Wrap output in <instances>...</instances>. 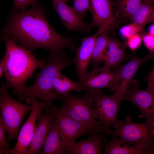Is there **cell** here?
I'll return each instance as SVG.
<instances>
[{
    "mask_svg": "<svg viewBox=\"0 0 154 154\" xmlns=\"http://www.w3.org/2000/svg\"><path fill=\"white\" fill-rule=\"evenodd\" d=\"M6 131L4 126L0 121V154L10 153V150L8 148L9 145L6 139L5 133Z\"/></svg>",
    "mask_w": 154,
    "mask_h": 154,
    "instance_id": "27",
    "label": "cell"
},
{
    "mask_svg": "<svg viewBox=\"0 0 154 154\" xmlns=\"http://www.w3.org/2000/svg\"><path fill=\"white\" fill-rule=\"evenodd\" d=\"M72 1L74 3L73 9L80 17L82 18L88 11H90L91 4L90 0H66V1Z\"/></svg>",
    "mask_w": 154,
    "mask_h": 154,
    "instance_id": "25",
    "label": "cell"
},
{
    "mask_svg": "<svg viewBox=\"0 0 154 154\" xmlns=\"http://www.w3.org/2000/svg\"><path fill=\"white\" fill-rule=\"evenodd\" d=\"M139 86L138 82L133 80L122 100L133 104L141 112L139 117L146 119L154 114V86L144 90L139 89Z\"/></svg>",
    "mask_w": 154,
    "mask_h": 154,
    "instance_id": "11",
    "label": "cell"
},
{
    "mask_svg": "<svg viewBox=\"0 0 154 154\" xmlns=\"http://www.w3.org/2000/svg\"><path fill=\"white\" fill-rule=\"evenodd\" d=\"M127 42H121L110 38L108 44L107 56L102 69H110L116 67L125 57Z\"/></svg>",
    "mask_w": 154,
    "mask_h": 154,
    "instance_id": "18",
    "label": "cell"
},
{
    "mask_svg": "<svg viewBox=\"0 0 154 154\" xmlns=\"http://www.w3.org/2000/svg\"><path fill=\"white\" fill-rule=\"evenodd\" d=\"M142 38L145 46L150 52H154V36L149 33L143 35Z\"/></svg>",
    "mask_w": 154,
    "mask_h": 154,
    "instance_id": "30",
    "label": "cell"
},
{
    "mask_svg": "<svg viewBox=\"0 0 154 154\" xmlns=\"http://www.w3.org/2000/svg\"><path fill=\"white\" fill-rule=\"evenodd\" d=\"M154 12V4L144 1L130 18L134 23L143 28L148 20Z\"/></svg>",
    "mask_w": 154,
    "mask_h": 154,
    "instance_id": "23",
    "label": "cell"
},
{
    "mask_svg": "<svg viewBox=\"0 0 154 154\" xmlns=\"http://www.w3.org/2000/svg\"><path fill=\"white\" fill-rule=\"evenodd\" d=\"M104 147V154H154L152 152L138 149L115 136H112Z\"/></svg>",
    "mask_w": 154,
    "mask_h": 154,
    "instance_id": "20",
    "label": "cell"
},
{
    "mask_svg": "<svg viewBox=\"0 0 154 154\" xmlns=\"http://www.w3.org/2000/svg\"><path fill=\"white\" fill-rule=\"evenodd\" d=\"M25 100L32 107L28 119L22 126L15 147L10 150L11 154H27L28 147L33 136L36 120L41 110L47 108L44 102L38 101L35 97L26 99Z\"/></svg>",
    "mask_w": 154,
    "mask_h": 154,
    "instance_id": "9",
    "label": "cell"
},
{
    "mask_svg": "<svg viewBox=\"0 0 154 154\" xmlns=\"http://www.w3.org/2000/svg\"><path fill=\"white\" fill-rule=\"evenodd\" d=\"M66 1V0H53V1Z\"/></svg>",
    "mask_w": 154,
    "mask_h": 154,
    "instance_id": "37",
    "label": "cell"
},
{
    "mask_svg": "<svg viewBox=\"0 0 154 154\" xmlns=\"http://www.w3.org/2000/svg\"><path fill=\"white\" fill-rule=\"evenodd\" d=\"M60 97L63 104L60 108L71 117L95 129L98 132H104L100 122L97 121L94 117V105L92 92H87L80 96L69 93Z\"/></svg>",
    "mask_w": 154,
    "mask_h": 154,
    "instance_id": "5",
    "label": "cell"
},
{
    "mask_svg": "<svg viewBox=\"0 0 154 154\" xmlns=\"http://www.w3.org/2000/svg\"><path fill=\"white\" fill-rule=\"evenodd\" d=\"M119 69L114 71L94 67L77 82L79 92L85 90L92 92L103 88L114 92L119 85Z\"/></svg>",
    "mask_w": 154,
    "mask_h": 154,
    "instance_id": "8",
    "label": "cell"
},
{
    "mask_svg": "<svg viewBox=\"0 0 154 154\" xmlns=\"http://www.w3.org/2000/svg\"><path fill=\"white\" fill-rule=\"evenodd\" d=\"M146 80L148 84L147 87L154 86V67L151 71L147 75Z\"/></svg>",
    "mask_w": 154,
    "mask_h": 154,
    "instance_id": "32",
    "label": "cell"
},
{
    "mask_svg": "<svg viewBox=\"0 0 154 154\" xmlns=\"http://www.w3.org/2000/svg\"><path fill=\"white\" fill-rule=\"evenodd\" d=\"M5 69L4 63L3 60L1 59L0 63V76L1 77L4 74Z\"/></svg>",
    "mask_w": 154,
    "mask_h": 154,
    "instance_id": "33",
    "label": "cell"
},
{
    "mask_svg": "<svg viewBox=\"0 0 154 154\" xmlns=\"http://www.w3.org/2000/svg\"><path fill=\"white\" fill-rule=\"evenodd\" d=\"M143 31V28L135 23H132L122 27L119 32L123 37L128 39Z\"/></svg>",
    "mask_w": 154,
    "mask_h": 154,
    "instance_id": "26",
    "label": "cell"
},
{
    "mask_svg": "<svg viewBox=\"0 0 154 154\" xmlns=\"http://www.w3.org/2000/svg\"><path fill=\"white\" fill-rule=\"evenodd\" d=\"M108 32L104 31L101 32L98 36L94 49L92 63L94 67L101 62H105L107 56L108 43L110 38Z\"/></svg>",
    "mask_w": 154,
    "mask_h": 154,
    "instance_id": "21",
    "label": "cell"
},
{
    "mask_svg": "<svg viewBox=\"0 0 154 154\" xmlns=\"http://www.w3.org/2000/svg\"><path fill=\"white\" fill-rule=\"evenodd\" d=\"M103 133L93 132L89 133L87 139L69 144L65 150L69 154H99L104 148L106 140Z\"/></svg>",
    "mask_w": 154,
    "mask_h": 154,
    "instance_id": "17",
    "label": "cell"
},
{
    "mask_svg": "<svg viewBox=\"0 0 154 154\" xmlns=\"http://www.w3.org/2000/svg\"><path fill=\"white\" fill-rule=\"evenodd\" d=\"M103 31L99 29L92 36L82 38L80 46L76 50V55L74 61L76 65V71L79 79L83 78L88 72L87 68L92 59L96 38L99 34Z\"/></svg>",
    "mask_w": 154,
    "mask_h": 154,
    "instance_id": "16",
    "label": "cell"
},
{
    "mask_svg": "<svg viewBox=\"0 0 154 154\" xmlns=\"http://www.w3.org/2000/svg\"><path fill=\"white\" fill-rule=\"evenodd\" d=\"M152 22H154V12L148 20L147 24Z\"/></svg>",
    "mask_w": 154,
    "mask_h": 154,
    "instance_id": "35",
    "label": "cell"
},
{
    "mask_svg": "<svg viewBox=\"0 0 154 154\" xmlns=\"http://www.w3.org/2000/svg\"><path fill=\"white\" fill-rule=\"evenodd\" d=\"M63 1H52L54 9L57 13L62 24L68 31H77L88 34L92 28L89 23L84 21L76 13L72 7Z\"/></svg>",
    "mask_w": 154,
    "mask_h": 154,
    "instance_id": "13",
    "label": "cell"
},
{
    "mask_svg": "<svg viewBox=\"0 0 154 154\" xmlns=\"http://www.w3.org/2000/svg\"><path fill=\"white\" fill-rule=\"evenodd\" d=\"M74 63V59L65 54L63 51L50 53L46 62L35 75V80L32 85L26 86L23 92L18 95L20 101L31 97L38 99L52 107L53 101L61 100V98L54 92L53 81L54 78L64 67Z\"/></svg>",
    "mask_w": 154,
    "mask_h": 154,
    "instance_id": "3",
    "label": "cell"
},
{
    "mask_svg": "<svg viewBox=\"0 0 154 154\" xmlns=\"http://www.w3.org/2000/svg\"><path fill=\"white\" fill-rule=\"evenodd\" d=\"M154 57V52L142 58L134 56L131 59L119 70L120 79L119 85L114 94L121 100L130 88L133 78L141 65L145 61Z\"/></svg>",
    "mask_w": 154,
    "mask_h": 154,
    "instance_id": "15",
    "label": "cell"
},
{
    "mask_svg": "<svg viewBox=\"0 0 154 154\" xmlns=\"http://www.w3.org/2000/svg\"><path fill=\"white\" fill-rule=\"evenodd\" d=\"M42 154H69L64 148L56 118L45 140Z\"/></svg>",
    "mask_w": 154,
    "mask_h": 154,
    "instance_id": "19",
    "label": "cell"
},
{
    "mask_svg": "<svg viewBox=\"0 0 154 154\" xmlns=\"http://www.w3.org/2000/svg\"><path fill=\"white\" fill-rule=\"evenodd\" d=\"M127 46L133 51H135L141 44L142 38L138 34H136L128 39Z\"/></svg>",
    "mask_w": 154,
    "mask_h": 154,
    "instance_id": "29",
    "label": "cell"
},
{
    "mask_svg": "<svg viewBox=\"0 0 154 154\" xmlns=\"http://www.w3.org/2000/svg\"><path fill=\"white\" fill-rule=\"evenodd\" d=\"M53 84L55 92L60 97L72 90L79 92L77 82H73L61 72L54 78Z\"/></svg>",
    "mask_w": 154,
    "mask_h": 154,
    "instance_id": "22",
    "label": "cell"
},
{
    "mask_svg": "<svg viewBox=\"0 0 154 154\" xmlns=\"http://www.w3.org/2000/svg\"><path fill=\"white\" fill-rule=\"evenodd\" d=\"M90 11L92 15L90 23L91 28L97 26L99 29L108 32L112 29L116 19L113 12V3L110 0H90Z\"/></svg>",
    "mask_w": 154,
    "mask_h": 154,
    "instance_id": "14",
    "label": "cell"
},
{
    "mask_svg": "<svg viewBox=\"0 0 154 154\" xmlns=\"http://www.w3.org/2000/svg\"><path fill=\"white\" fill-rule=\"evenodd\" d=\"M144 1H147L154 3V0H143Z\"/></svg>",
    "mask_w": 154,
    "mask_h": 154,
    "instance_id": "36",
    "label": "cell"
},
{
    "mask_svg": "<svg viewBox=\"0 0 154 154\" xmlns=\"http://www.w3.org/2000/svg\"><path fill=\"white\" fill-rule=\"evenodd\" d=\"M9 88L5 83L0 90V121L8 134L7 140L18 137V132L26 114L31 110V104H26L14 100L9 94Z\"/></svg>",
    "mask_w": 154,
    "mask_h": 154,
    "instance_id": "4",
    "label": "cell"
},
{
    "mask_svg": "<svg viewBox=\"0 0 154 154\" xmlns=\"http://www.w3.org/2000/svg\"><path fill=\"white\" fill-rule=\"evenodd\" d=\"M107 133L115 136L124 142L133 144L137 148L149 151L154 153V141L146 122L137 123L133 121L130 116L124 121L118 120Z\"/></svg>",
    "mask_w": 154,
    "mask_h": 154,
    "instance_id": "6",
    "label": "cell"
},
{
    "mask_svg": "<svg viewBox=\"0 0 154 154\" xmlns=\"http://www.w3.org/2000/svg\"><path fill=\"white\" fill-rule=\"evenodd\" d=\"M45 11L39 3L15 12L6 27L10 37L31 51L39 48L50 53L60 52L65 48L76 50L75 39L57 33L46 20Z\"/></svg>",
    "mask_w": 154,
    "mask_h": 154,
    "instance_id": "1",
    "label": "cell"
},
{
    "mask_svg": "<svg viewBox=\"0 0 154 154\" xmlns=\"http://www.w3.org/2000/svg\"><path fill=\"white\" fill-rule=\"evenodd\" d=\"M149 30V33L154 36V23L150 26Z\"/></svg>",
    "mask_w": 154,
    "mask_h": 154,
    "instance_id": "34",
    "label": "cell"
},
{
    "mask_svg": "<svg viewBox=\"0 0 154 154\" xmlns=\"http://www.w3.org/2000/svg\"><path fill=\"white\" fill-rule=\"evenodd\" d=\"M38 4L39 0H13V7L15 11L25 10L29 6Z\"/></svg>",
    "mask_w": 154,
    "mask_h": 154,
    "instance_id": "28",
    "label": "cell"
},
{
    "mask_svg": "<svg viewBox=\"0 0 154 154\" xmlns=\"http://www.w3.org/2000/svg\"><path fill=\"white\" fill-rule=\"evenodd\" d=\"M142 3V0H116V1L123 15L130 18Z\"/></svg>",
    "mask_w": 154,
    "mask_h": 154,
    "instance_id": "24",
    "label": "cell"
},
{
    "mask_svg": "<svg viewBox=\"0 0 154 154\" xmlns=\"http://www.w3.org/2000/svg\"><path fill=\"white\" fill-rule=\"evenodd\" d=\"M145 121L148 126L150 134L154 138V114L146 118Z\"/></svg>",
    "mask_w": 154,
    "mask_h": 154,
    "instance_id": "31",
    "label": "cell"
},
{
    "mask_svg": "<svg viewBox=\"0 0 154 154\" xmlns=\"http://www.w3.org/2000/svg\"><path fill=\"white\" fill-rule=\"evenodd\" d=\"M94 105V115L100 122L104 132L107 133L118 120L117 116L121 100L114 94H104L101 90L92 92Z\"/></svg>",
    "mask_w": 154,
    "mask_h": 154,
    "instance_id": "7",
    "label": "cell"
},
{
    "mask_svg": "<svg viewBox=\"0 0 154 154\" xmlns=\"http://www.w3.org/2000/svg\"><path fill=\"white\" fill-rule=\"evenodd\" d=\"M3 32L5 51L2 59L5 65L4 74L7 81L5 83L9 88H12L13 94L18 95L23 92L26 82L34 72L40 68L47 60L39 59L30 50L18 45L10 38L6 27Z\"/></svg>",
    "mask_w": 154,
    "mask_h": 154,
    "instance_id": "2",
    "label": "cell"
},
{
    "mask_svg": "<svg viewBox=\"0 0 154 154\" xmlns=\"http://www.w3.org/2000/svg\"><path fill=\"white\" fill-rule=\"evenodd\" d=\"M53 106L45 109V112H41L38 116V122L35 125L32 141L28 148L27 154H42V148L56 118Z\"/></svg>",
    "mask_w": 154,
    "mask_h": 154,
    "instance_id": "12",
    "label": "cell"
},
{
    "mask_svg": "<svg viewBox=\"0 0 154 154\" xmlns=\"http://www.w3.org/2000/svg\"><path fill=\"white\" fill-rule=\"evenodd\" d=\"M53 107L65 149L69 144L76 141L78 137L87 133L98 132L95 129L72 118L60 108L54 106Z\"/></svg>",
    "mask_w": 154,
    "mask_h": 154,
    "instance_id": "10",
    "label": "cell"
}]
</instances>
